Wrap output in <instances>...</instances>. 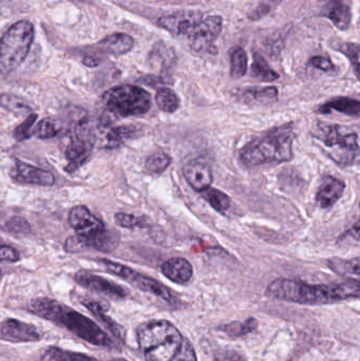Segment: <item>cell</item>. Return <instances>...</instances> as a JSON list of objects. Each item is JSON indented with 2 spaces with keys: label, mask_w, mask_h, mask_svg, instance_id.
Segmentation results:
<instances>
[{
  "label": "cell",
  "mask_w": 360,
  "mask_h": 361,
  "mask_svg": "<svg viewBox=\"0 0 360 361\" xmlns=\"http://www.w3.org/2000/svg\"><path fill=\"white\" fill-rule=\"evenodd\" d=\"M133 46H135V40L131 36L125 33L111 34L99 42V47L101 51L114 56L127 54L132 50Z\"/></svg>",
  "instance_id": "obj_22"
},
{
  "label": "cell",
  "mask_w": 360,
  "mask_h": 361,
  "mask_svg": "<svg viewBox=\"0 0 360 361\" xmlns=\"http://www.w3.org/2000/svg\"><path fill=\"white\" fill-rule=\"evenodd\" d=\"M156 103L161 111L173 114L179 109L180 99L171 89L161 88L156 92Z\"/></svg>",
  "instance_id": "obj_31"
},
{
  "label": "cell",
  "mask_w": 360,
  "mask_h": 361,
  "mask_svg": "<svg viewBox=\"0 0 360 361\" xmlns=\"http://www.w3.org/2000/svg\"><path fill=\"white\" fill-rule=\"evenodd\" d=\"M97 139L94 133L87 126V121L82 120L72 133L71 141L66 149L68 165L65 167L67 173H73L90 159Z\"/></svg>",
  "instance_id": "obj_8"
},
{
  "label": "cell",
  "mask_w": 360,
  "mask_h": 361,
  "mask_svg": "<svg viewBox=\"0 0 360 361\" xmlns=\"http://www.w3.org/2000/svg\"><path fill=\"white\" fill-rule=\"evenodd\" d=\"M129 282L133 284V286H137L139 290H143V292L154 295V296L159 297V298L166 301V302H173L175 301V298L173 296V292L168 288H166L164 284L161 283V282L154 279V278L142 275V274L135 271V275L132 276Z\"/></svg>",
  "instance_id": "obj_21"
},
{
  "label": "cell",
  "mask_w": 360,
  "mask_h": 361,
  "mask_svg": "<svg viewBox=\"0 0 360 361\" xmlns=\"http://www.w3.org/2000/svg\"><path fill=\"white\" fill-rule=\"evenodd\" d=\"M312 67L316 68V69L321 70L323 72L333 71L335 69V66L332 63L330 59H325L323 56H314L309 61Z\"/></svg>",
  "instance_id": "obj_45"
},
{
  "label": "cell",
  "mask_w": 360,
  "mask_h": 361,
  "mask_svg": "<svg viewBox=\"0 0 360 361\" xmlns=\"http://www.w3.org/2000/svg\"><path fill=\"white\" fill-rule=\"evenodd\" d=\"M109 361H128V360H124V358H113V360H111Z\"/></svg>",
  "instance_id": "obj_48"
},
{
  "label": "cell",
  "mask_w": 360,
  "mask_h": 361,
  "mask_svg": "<svg viewBox=\"0 0 360 361\" xmlns=\"http://www.w3.org/2000/svg\"><path fill=\"white\" fill-rule=\"evenodd\" d=\"M346 187L345 180L337 179L333 176H325L317 190L316 203L323 209H329V208L333 207L342 199Z\"/></svg>",
  "instance_id": "obj_15"
},
{
  "label": "cell",
  "mask_w": 360,
  "mask_h": 361,
  "mask_svg": "<svg viewBox=\"0 0 360 361\" xmlns=\"http://www.w3.org/2000/svg\"><path fill=\"white\" fill-rule=\"evenodd\" d=\"M161 269H162L163 275L167 279L170 280L173 283L181 284V286L187 284L194 275L192 263L186 259L179 258V257L165 261Z\"/></svg>",
  "instance_id": "obj_18"
},
{
  "label": "cell",
  "mask_w": 360,
  "mask_h": 361,
  "mask_svg": "<svg viewBox=\"0 0 360 361\" xmlns=\"http://www.w3.org/2000/svg\"><path fill=\"white\" fill-rule=\"evenodd\" d=\"M340 51L348 57L357 78L360 80V46L353 44V42H348V44H342Z\"/></svg>",
  "instance_id": "obj_35"
},
{
  "label": "cell",
  "mask_w": 360,
  "mask_h": 361,
  "mask_svg": "<svg viewBox=\"0 0 360 361\" xmlns=\"http://www.w3.org/2000/svg\"><path fill=\"white\" fill-rule=\"evenodd\" d=\"M1 106L4 109L14 112H25L30 110L29 106L14 95L2 94Z\"/></svg>",
  "instance_id": "obj_40"
},
{
  "label": "cell",
  "mask_w": 360,
  "mask_h": 361,
  "mask_svg": "<svg viewBox=\"0 0 360 361\" xmlns=\"http://www.w3.org/2000/svg\"><path fill=\"white\" fill-rule=\"evenodd\" d=\"M89 246L86 235H76L68 238L65 242V250L70 254H78L84 252Z\"/></svg>",
  "instance_id": "obj_39"
},
{
  "label": "cell",
  "mask_w": 360,
  "mask_h": 361,
  "mask_svg": "<svg viewBox=\"0 0 360 361\" xmlns=\"http://www.w3.org/2000/svg\"><path fill=\"white\" fill-rule=\"evenodd\" d=\"M70 226L77 235H91L105 229V225L84 205L74 206L69 212Z\"/></svg>",
  "instance_id": "obj_13"
},
{
  "label": "cell",
  "mask_w": 360,
  "mask_h": 361,
  "mask_svg": "<svg viewBox=\"0 0 360 361\" xmlns=\"http://www.w3.org/2000/svg\"><path fill=\"white\" fill-rule=\"evenodd\" d=\"M74 280L82 288L101 293L112 298L122 299L128 296V292L123 286L90 271H77L74 276Z\"/></svg>",
  "instance_id": "obj_11"
},
{
  "label": "cell",
  "mask_w": 360,
  "mask_h": 361,
  "mask_svg": "<svg viewBox=\"0 0 360 361\" xmlns=\"http://www.w3.org/2000/svg\"><path fill=\"white\" fill-rule=\"evenodd\" d=\"M29 310L38 317L63 326L90 345L113 348L114 341L94 322L59 301L50 298L32 299Z\"/></svg>",
  "instance_id": "obj_2"
},
{
  "label": "cell",
  "mask_w": 360,
  "mask_h": 361,
  "mask_svg": "<svg viewBox=\"0 0 360 361\" xmlns=\"http://www.w3.org/2000/svg\"><path fill=\"white\" fill-rule=\"evenodd\" d=\"M184 177L192 189L202 193L211 187L213 183V171L206 163L192 160L183 169Z\"/></svg>",
  "instance_id": "obj_16"
},
{
  "label": "cell",
  "mask_w": 360,
  "mask_h": 361,
  "mask_svg": "<svg viewBox=\"0 0 360 361\" xmlns=\"http://www.w3.org/2000/svg\"><path fill=\"white\" fill-rule=\"evenodd\" d=\"M223 27V19L219 15L204 17L188 38L190 47L194 52L211 50L213 42L219 37Z\"/></svg>",
  "instance_id": "obj_10"
},
{
  "label": "cell",
  "mask_w": 360,
  "mask_h": 361,
  "mask_svg": "<svg viewBox=\"0 0 360 361\" xmlns=\"http://www.w3.org/2000/svg\"><path fill=\"white\" fill-rule=\"evenodd\" d=\"M296 133L293 123L271 129L247 144L240 152V161L249 169L290 162L294 158Z\"/></svg>",
  "instance_id": "obj_3"
},
{
  "label": "cell",
  "mask_w": 360,
  "mask_h": 361,
  "mask_svg": "<svg viewBox=\"0 0 360 361\" xmlns=\"http://www.w3.org/2000/svg\"><path fill=\"white\" fill-rule=\"evenodd\" d=\"M0 256H1V261H6V262H17L20 259L18 250H15L12 246L4 245V244L0 248Z\"/></svg>",
  "instance_id": "obj_46"
},
{
  "label": "cell",
  "mask_w": 360,
  "mask_h": 361,
  "mask_svg": "<svg viewBox=\"0 0 360 361\" xmlns=\"http://www.w3.org/2000/svg\"><path fill=\"white\" fill-rule=\"evenodd\" d=\"M252 75L261 82H275L278 80L279 74L272 69L260 53H254V61L252 63Z\"/></svg>",
  "instance_id": "obj_26"
},
{
  "label": "cell",
  "mask_w": 360,
  "mask_h": 361,
  "mask_svg": "<svg viewBox=\"0 0 360 361\" xmlns=\"http://www.w3.org/2000/svg\"><path fill=\"white\" fill-rule=\"evenodd\" d=\"M82 305L87 310H89L95 316V318L104 324L106 329L110 331L112 336L116 337L118 341L124 343L126 333H125L124 328L122 326H120L109 315H107L109 305H106L105 302H101V301L93 300V299L89 298L82 299Z\"/></svg>",
  "instance_id": "obj_17"
},
{
  "label": "cell",
  "mask_w": 360,
  "mask_h": 361,
  "mask_svg": "<svg viewBox=\"0 0 360 361\" xmlns=\"http://www.w3.org/2000/svg\"><path fill=\"white\" fill-rule=\"evenodd\" d=\"M114 221L118 226L123 228H142L146 226V221L144 216H133L130 214H125V212H118L114 216Z\"/></svg>",
  "instance_id": "obj_36"
},
{
  "label": "cell",
  "mask_w": 360,
  "mask_h": 361,
  "mask_svg": "<svg viewBox=\"0 0 360 361\" xmlns=\"http://www.w3.org/2000/svg\"><path fill=\"white\" fill-rule=\"evenodd\" d=\"M241 101L245 104L258 103L270 105L278 101L279 91L276 87H249L240 91Z\"/></svg>",
  "instance_id": "obj_23"
},
{
  "label": "cell",
  "mask_w": 360,
  "mask_h": 361,
  "mask_svg": "<svg viewBox=\"0 0 360 361\" xmlns=\"http://www.w3.org/2000/svg\"><path fill=\"white\" fill-rule=\"evenodd\" d=\"M37 114H31L25 118L23 124L17 126L16 128H15L14 133H13L15 140L21 142L30 139L31 135H33L34 124H35L36 121H37Z\"/></svg>",
  "instance_id": "obj_37"
},
{
  "label": "cell",
  "mask_w": 360,
  "mask_h": 361,
  "mask_svg": "<svg viewBox=\"0 0 360 361\" xmlns=\"http://www.w3.org/2000/svg\"><path fill=\"white\" fill-rule=\"evenodd\" d=\"M104 107L122 118L143 116L151 108V97L147 91L135 85H118L104 93Z\"/></svg>",
  "instance_id": "obj_7"
},
{
  "label": "cell",
  "mask_w": 360,
  "mask_h": 361,
  "mask_svg": "<svg viewBox=\"0 0 360 361\" xmlns=\"http://www.w3.org/2000/svg\"><path fill=\"white\" fill-rule=\"evenodd\" d=\"M183 341L179 329L167 320H149L137 330V345L146 361H170Z\"/></svg>",
  "instance_id": "obj_4"
},
{
  "label": "cell",
  "mask_w": 360,
  "mask_h": 361,
  "mask_svg": "<svg viewBox=\"0 0 360 361\" xmlns=\"http://www.w3.org/2000/svg\"><path fill=\"white\" fill-rule=\"evenodd\" d=\"M61 122L54 118H44L34 127L33 135L40 140L56 137L61 130Z\"/></svg>",
  "instance_id": "obj_32"
},
{
  "label": "cell",
  "mask_w": 360,
  "mask_h": 361,
  "mask_svg": "<svg viewBox=\"0 0 360 361\" xmlns=\"http://www.w3.org/2000/svg\"><path fill=\"white\" fill-rule=\"evenodd\" d=\"M247 55L240 47L230 52V75L232 78H241L247 72Z\"/></svg>",
  "instance_id": "obj_33"
},
{
  "label": "cell",
  "mask_w": 360,
  "mask_h": 361,
  "mask_svg": "<svg viewBox=\"0 0 360 361\" xmlns=\"http://www.w3.org/2000/svg\"><path fill=\"white\" fill-rule=\"evenodd\" d=\"M11 177L15 182L37 186H52L55 183V178L52 173L19 160L15 161Z\"/></svg>",
  "instance_id": "obj_14"
},
{
  "label": "cell",
  "mask_w": 360,
  "mask_h": 361,
  "mask_svg": "<svg viewBox=\"0 0 360 361\" xmlns=\"http://www.w3.org/2000/svg\"><path fill=\"white\" fill-rule=\"evenodd\" d=\"M315 111L321 114H329L332 111H336L345 116L360 118V101L349 97H335L319 105Z\"/></svg>",
  "instance_id": "obj_20"
},
{
  "label": "cell",
  "mask_w": 360,
  "mask_h": 361,
  "mask_svg": "<svg viewBox=\"0 0 360 361\" xmlns=\"http://www.w3.org/2000/svg\"><path fill=\"white\" fill-rule=\"evenodd\" d=\"M258 324H259L256 318H249L243 322H234L224 324L220 326L219 330L232 338H239L253 333L258 328Z\"/></svg>",
  "instance_id": "obj_28"
},
{
  "label": "cell",
  "mask_w": 360,
  "mask_h": 361,
  "mask_svg": "<svg viewBox=\"0 0 360 361\" xmlns=\"http://www.w3.org/2000/svg\"><path fill=\"white\" fill-rule=\"evenodd\" d=\"M86 237L89 246L101 252H112L120 244V235L106 228Z\"/></svg>",
  "instance_id": "obj_24"
},
{
  "label": "cell",
  "mask_w": 360,
  "mask_h": 361,
  "mask_svg": "<svg viewBox=\"0 0 360 361\" xmlns=\"http://www.w3.org/2000/svg\"><path fill=\"white\" fill-rule=\"evenodd\" d=\"M137 128L135 126H120L111 128L110 127L106 133L107 147L116 148L122 145L126 140L137 135Z\"/></svg>",
  "instance_id": "obj_30"
},
{
  "label": "cell",
  "mask_w": 360,
  "mask_h": 361,
  "mask_svg": "<svg viewBox=\"0 0 360 361\" xmlns=\"http://www.w3.org/2000/svg\"><path fill=\"white\" fill-rule=\"evenodd\" d=\"M40 361H99L87 354L67 351L57 347H50L44 351Z\"/></svg>",
  "instance_id": "obj_25"
},
{
  "label": "cell",
  "mask_w": 360,
  "mask_h": 361,
  "mask_svg": "<svg viewBox=\"0 0 360 361\" xmlns=\"http://www.w3.org/2000/svg\"><path fill=\"white\" fill-rule=\"evenodd\" d=\"M170 156L164 152H156L146 159V171L151 173H162L170 166Z\"/></svg>",
  "instance_id": "obj_34"
},
{
  "label": "cell",
  "mask_w": 360,
  "mask_h": 361,
  "mask_svg": "<svg viewBox=\"0 0 360 361\" xmlns=\"http://www.w3.org/2000/svg\"><path fill=\"white\" fill-rule=\"evenodd\" d=\"M82 63H84V65H86L87 67H97V66L99 65L101 61H99L97 57L93 56V55H88V56L84 57Z\"/></svg>",
  "instance_id": "obj_47"
},
{
  "label": "cell",
  "mask_w": 360,
  "mask_h": 361,
  "mask_svg": "<svg viewBox=\"0 0 360 361\" xmlns=\"http://www.w3.org/2000/svg\"><path fill=\"white\" fill-rule=\"evenodd\" d=\"M216 361H247V358L232 349L220 350L215 356Z\"/></svg>",
  "instance_id": "obj_44"
},
{
  "label": "cell",
  "mask_w": 360,
  "mask_h": 361,
  "mask_svg": "<svg viewBox=\"0 0 360 361\" xmlns=\"http://www.w3.org/2000/svg\"><path fill=\"white\" fill-rule=\"evenodd\" d=\"M6 228L14 235H27L31 231V225L23 216H15L6 221Z\"/></svg>",
  "instance_id": "obj_38"
},
{
  "label": "cell",
  "mask_w": 360,
  "mask_h": 361,
  "mask_svg": "<svg viewBox=\"0 0 360 361\" xmlns=\"http://www.w3.org/2000/svg\"><path fill=\"white\" fill-rule=\"evenodd\" d=\"M170 361H198L194 345L190 343V339L184 337L181 349H180L177 355H175Z\"/></svg>",
  "instance_id": "obj_41"
},
{
  "label": "cell",
  "mask_w": 360,
  "mask_h": 361,
  "mask_svg": "<svg viewBox=\"0 0 360 361\" xmlns=\"http://www.w3.org/2000/svg\"><path fill=\"white\" fill-rule=\"evenodd\" d=\"M360 209V203H359ZM338 242H351V243H360V218L355 222L354 225L347 229L344 233L338 237Z\"/></svg>",
  "instance_id": "obj_43"
},
{
  "label": "cell",
  "mask_w": 360,
  "mask_h": 361,
  "mask_svg": "<svg viewBox=\"0 0 360 361\" xmlns=\"http://www.w3.org/2000/svg\"><path fill=\"white\" fill-rule=\"evenodd\" d=\"M34 38L33 23L20 20L11 25L2 35L0 71L8 75L17 69L29 54Z\"/></svg>",
  "instance_id": "obj_6"
},
{
  "label": "cell",
  "mask_w": 360,
  "mask_h": 361,
  "mask_svg": "<svg viewBox=\"0 0 360 361\" xmlns=\"http://www.w3.org/2000/svg\"><path fill=\"white\" fill-rule=\"evenodd\" d=\"M328 267L340 275L360 276V257L351 259H329Z\"/></svg>",
  "instance_id": "obj_29"
},
{
  "label": "cell",
  "mask_w": 360,
  "mask_h": 361,
  "mask_svg": "<svg viewBox=\"0 0 360 361\" xmlns=\"http://www.w3.org/2000/svg\"><path fill=\"white\" fill-rule=\"evenodd\" d=\"M266 295L275 300L296 305H332L360 299V280L351 279L332 284H311L302 280L279 278L268 284Z\"/></svg>",
  "instance_id": "obj_1"
},
{
  "label": "cell",
  "mask_w": 360,
  "mask_h": 361,
  "mask_svg": "<svg viewBox=\"0 0 360 361\" xmlns=\"http://www.w3.org/2000/svg\"><path fill=\"white\" fill-rule=\"evenodd\" d=\"M203 19L204 15L198 11H180L161 17L159 25L171 35L188 39Z\"/></svg>",
  "instance_id": "obj_9"
},
{
  "label": "cell",
  "mask_w": 360,
  "mask_h": 361,
  "mask_svg": "<svg viewBox=\"0 0 360 361\" xmlns=\"http://www.w3.org/2000/svg\"><path fill=\"white\" fill-rule=\"evenodd\" d=\"M325 156L338 166H352L360 160V139L356 131L340 124L318 122L312 130Z\"/></svg>",
  "instance_id": "obj_5"
},
{
  "label": "cell",
  "mask_w": 360,
  "mask_h": 361,
  "mask_svg": "<svg viewBox=\"0 0 360 361\" xmlns=\"http://www.w3.org/2000/svg\"><path fill=\"white\" fill-rule=\"evenodd\" d=\"M321 14L342 31L348 30L352 21L350 6L344 0H325Z\"/></svg>",
  "instance_id": "obj_19"
},
{
  "label": "cell",
  "mask_w": 360,
  "mask_h": 361,
  "mask_svg": "<svg viewBox=\"0 0 360 361\" xmlns=\"http://www.w3.org/2000/svg\"><path fill=\"white\" fill-rule=\"evenodd\" d=\"M281 0H261L257 8L249 15V18H251L252 20H257V19L266 16V15L268 14L270 11Z\"/></svg>",
  "instance_id": "obj_42"
},
{
  "label": "cell",
  "mask_w": 360,
  "mask_h": 361,
  "mask_svg": "<svg viewBox=\"0 0 360 361\" xmlns=\"http://www.w3.org/2000/svg\"><path fill=\"white\" fill-rule=\"evenodd\" d=\"M2 341L15 343H37L42 339L36 326L18 319H6L0 326Z\"/></svg>",
  "instance_id": "obj_12"
},
{
  "label": "cell",
  "mask_w": 360,
  "mask_h": 361,
  "mask_svg": "<svg viewBox=\"0 0 360 361\" xmlns=\"http://www.w3.org/2000/svg\"><path fill=\"white\" fill-rule=\"evenodd\" d=\"M203 199L216 210L221 214H225L232 206V200L223 191L219 189L209 187L206 190L202 192Z\"/></svg>",
  "instance_id": "obj_27"
}]
</instances>
